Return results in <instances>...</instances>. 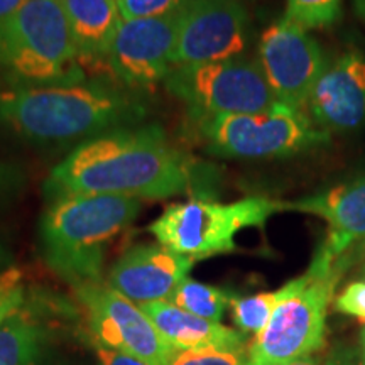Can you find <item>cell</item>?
<instances>
[{
	"instance_id": "6da1fadb",
	"label": "cell",
	"mask_w": 365,
	"mask_h": 365,
	"mask_svg": "<svg viewBox=\"0 0 365 365\" xmlns=\"http://www.w3.org/2000/svg\"><path fill=\"white\" fill-rule=\"evenodd\" d=\"M215 186V170L168 139L158 124L107 132L76 145L44 181L49 202L75 195L163 200Z\"/></svg>"
},
{
	"instance_id": "7a4b0ae2",
	"label": "cell",
	"mask_w": 365,
	"mask_h": 365,
	"mask_svg": "<svg viewBox=\"0 0 365 365\" xmlns=\"http://www.w3.org/2000/svg\"><path fill=\"white\" fill-rule=\"evenodd\" d=\"M148 108L105 80L29 86L0 93V129L38 145H80L107 132L144 124Z\"/></svg>"
},
{
	"instance_id": "3957f363",
	"label": "cell",
	"mask_w": 365,
	"mask_h": 365,
	"mask_svg": "<svg viewBox=\"0 0 365 365\" xmlns=\"http://www.w3.org/2000/svg\"><path fill=\"white\" fill-rule=\"evenodd\" d=\"M140 207V200L110 195L49 202L39 223L46 264L73 287L100 282L107 245L135 220Z\"/></svg>"
},
{
	"instance_id": "277c9868",
	"label": "cell",
	"mask_w": 365,
	"mask_h": 365,
	"mask_svg": "<svg viewBox=\"0 0 365 365\" xmlns=\"http://www.w3.org/2000/svg\"><path fill=\"white\" fill-rule=\"evenodd\" d=\"M0 70L17 88L85 80L61 0H27L0 22Z\"/></svg>"
},
{
	"instance_id": "5b68a950",
	"label": "cell",
	"mask_w": 365,
	"mask_h": 365,
	"mask_svg": "<svg viewBox=\"0 0 365 365\" xmlns=\"http://www.w3.org/2000/svg\"><path fill=\"white\" fill-rule=\"evenodd\" d=\"M341 269L317 250L308 271L284 284V298L247 350L249 365H291L325 345L327 313Z\"/></svg>"
},
{
	"instance_id": "8992f818",
	"label": "cell",
	"mask_w": 365,
	"mask_h": 365,
	"mask_svg": "<svg viewBox=\"0 0 365 365\" xmlns=\"http://www.w3.org/2000/svg\"><path fill=\"white\" fill-rule=\"evenodd\" d=\"M281 212H287V202L266 196H249L234 203L193 198L166 207L148 230L164 247L196 262L237 252L235 237L242 230L262 228Z\"/></svg>"
},
{
	"instance_id": "52a82bcc",
	"label": "cell",
	"mask_w": 365,
	"mask_h": 365,
	"mask_svg": "<svg viewBox=\"0 0 365 365\" xmlns=\"http://www.w3.org/2000/svg\"><path fill=\"white\" fill-rule=\"evenodd\" d=\"M191 118L208 153L220 158H286L330 140L304 110L282 103L257 113Z\"/></svg>"
},
{
	"instance_id": "ba28073f",
	"label": "cell",
	"mask_w": 365,
	"mask_h": 365,
	"mask_svg": "<svg viewBox=\"0 0 365 365\" xmlns=\"http://www.w3.org/2000/svg\"><path fill=\"white\" fill-rule=\"evenodd\" d=\"M164 85L188 107L191 117L257 113L277 103L257 59L244 54L205 65L175 66Z\"/></svg>"
},
{
	"instance_id": "9c48e42d",
	"label": "cell",
	"mask_w": 365,
	"mask_h": 365,
	"mask_svg": "<svg viewBox=\"0 0 365 365\" xmlns=\"http://www.w3.org/2000/svg\"><path fill=\"white\" fill-rule=\"evenodd\" d=\"M75 293L85 308L95 340L150 365L171 362L176 350L166 344L139 304L102 281L76 286Z\"/></svg>"
},
{
	"instance_id": "30bf717a",
	"label": "cell",
	"mask_w": 365,
	"mask_h": 365,
	"mask_svg": "<svg viewBox=\"0 0 365 365\" xmlns=\"http://www.w3.org/2000/svg\"><path fill=\"white\" fill-rule=\"evenodd\" d=\"M257 61L276 102L299 110L327 70L318 41L286 17L264 31Z\"/></svg>"
},
{
	"instance_id": "8fae6325",
	"label": "cell",
	"mask_w": 365,
	"mask_h": 365,
	"mask_svg": "<svg viewBox=\"0 0 365 365\" xmlns=\"http://www.w3.org/2000/svg\"><path fill=\"white\" fill-rule=\"evenodd\" d=\"M249 43V14L239 0H185L180 12L175 66L242 56Z\"/></svg>"
},
{
	"instance_id": "7c38bea8",
	"label": "cell",
	"mask_w": 365,
	"mask_h": 365,
	"mask_svg": "<svg viewBox=\"0 0 365 365\" xmlns=\"http://www.w3.org/2000/svg\"><path fill=\"white\" fill-rule=\"evenodd\" d=\"M180 12L153 19L122 21L105 65L130 88L156 85L175 68Z\"/></svg>"
},
{
	"instance_id": "4fadbf2b",
	"label": "cell",
	"mask_w": 365,
	"mask_h": 365,
	"mask_svg": "<svg viewBox=\"0 0 365 365\" xmlns=\"http://www.w3.org/2000/svg\"><path fill=\"white\" fill-rule=\"evenodd\" d=\"M193 264L159 242L134 245L113 264L107 284L137 304L170 299Z\"/></svg>"
},
{
	"instance_id": "5bb4252c",
	"label": "cell",
	"mask_w": 365,
	"mask_h": 365,
	"mask_svg": "<svg viewBox=\"0 0 365 365\" xmlns=\"http://www.w3.org/2000/svg\"><path fill=\"white\" fill-rule=\"evenodd\" d=\"M308 108L319 129L352 132L365 125V56L345 51L327 66L309 97Z\"/></svg>"
},
{
	"instance_id": "9a60e30c",
	"label": "cell",
	"mask_w": 365,
	"mask_h": 365,
	"mask_svg": "<svg viewBox=\"0 0 365 365\" xmlns=\"http://www.w3.org/2000/svg\"><path fill=\"white\" fill-rule=\"evenodd\" d=\"M287 212L323 218L328 223V234L319 250L345 267V254L354 244L365 242V176L304 196L298 202H287Z\"/></svg>"
},
{
	"instance_id": "2e32d148",
	"label": "cell",
	"mask_w": 365,
	"mask_h": 365,
	"mask_svg": "<svg viewBox=\"0 0 365 365\" xmlns=\"http://www.w3.org/2000/svg\"><path fill=\"white\" fill-rule=\"evenodd\" d=\"M148 314L156 330L175 350H198V349H225L242 350L244 336L234 328L222 323L200 318L185 309L178 308L171 301H153L139 304Z\"/></svg>"
},
{
	"instance_id": "e0dca14e",
	"label": "cell",
	"mask_w": 365,
	"mask_h": 365,
	"mask_svg": "<svg viewBox=\"0 0 365 365\" xmlns=\"http://www.w3.org/2000/svg\"><path fill=\"white\" fill-rule=\"evenodd\" d=\"M61 4L81 65L105 61L122 24L115 0H61Z\"/></svg>"
},
{
	"instance_id": "ac0fdd59",
	"label": "cell",
	"mask_w": 365,
	"mask_h": 365,
	"mask_svg": "<svg viewBox=\"0 0 365 365\" xmlns=\"http://www.w3.org/2000/svg\"><path fill=\"white\" fill-rule=\"evenodd\" d=\"M48 346V328L21 308L0 325V365H41Z\"/></svg>"
},
{
	"instance_id": "d6986e66",
	"label": "cell",
	"mask_w": 365,
	"mask_h": 365,
	"mask_svg": "<svg viewBox=\"0 0 365 365\" xmlns=\"http://www.w3.org/2000/svg\"><path fill=\"white\" fill-rule=\"evenodd\" d=\"M232 298L234 296L225 289L186 277L168 301H171L173 304L185 309V312L196 314V317L220 323L227 312V307H230Z\"/></svg>"
},
{
	"instance_id": "ffe728a7",
	"label": "cell",
	"mask_w": 365,
	"mask_h": 365,
	"mask_svg": "<svg viewBox=\"0 0 365 365\" xmlns=\"http://www.w3.org/2000/svg\"><path fill=\"white\" fill-rule=\"evenodd\" d=\"M284 286L269 293H259L245 298H232V314L235 325L244 333L259 335L271 319L274 309L284 298Z\"/></svg>"
},
{
	"instance_id": "44dd1931",
	"label": "cell",
	"mask_w": 365,
	"mask_h": 365,
	"mask_svg": "<svg viewBox=\"0 0 365 365\" xmlns=\"http://www.w3.org/2000/svg\"><path fill=\"white\" fill-rule=\"evenodd\" d=\"M286 19L303 29H323L341 17V0H287Z\"/></svg>"
},
{
	"instance_id": "7402d4cb",
	"label": "cell",
	"mask_w": 365,
	"mask_h": 365,
	"mask_svg": "<svg viewBox=\"0 0 365 365\" xmlns=\"http://www.w3.org/2000/svg\"><path fill=\"white\" fill-rule=\"evenodd\" d=\"M168 365H249V360L244 349H198L176 350Z\"/></svg>"
},
{
	"instance_id": "603a6c76",
	"label": "cell",
	"mask_w": 365,
	"mask_h": 365,
	"mask_svg": "<svg viewBox=\"0 0 365 365\" xmlns=\"http://www.w3.org/2000/svg\"><path fill=\"white\" fill-rule=\"evenodd\" d=\"M122 21L153 19L178 12L185 0H115Z\"/></svg>"
},
{
	"instance_id": "cb8c5ba5",
	"label": "cell",
	"mask_w": 365,
	"mask_h": 365,
	"mask_svg": "<svg viewBox=\"0 0 365 365\" xmlns=\"http://www.w3.org/2000/svg\"><path fill=\"white\" fill-rule=\"evenodd\" d=\"M335 308L340 313L352 314V317H357L365 322V282L357 281L346 286L336 296Z\"/></svg>"
},
{
	"instance_id": "d4e9b609",
	"label": "cell",
	"mask_w": 365,
	"mask_h": 365,
	"mask_svg": "<svg viewBox=\"0 0 365 365\" xmlns=\"http://www.w3.org/2000/svg\"><path fill=\"white\" fill-rule=\"evenodd\" d=\"M93 346L95 352H97V359H98V365H150L145 360H140L134 357V355L124 354L120 350L110 349V346L100 344L93 339Z\"/></svg>"
},
{
	"instance_id": "484cf974",
	"label": "cell",
	"mask_w": 365,
	"mask_h": 365,
	"mask_svg": "<svg viewBox=\"0 0 365 365\" xmlns=\"http://www.w3.org/2000/svg\"><path fill=\"white\" fill-rule=\"evenodd\" d=\"M24 307V287L22 284L12 286L9 289L0 293V325L11 318L14 313H17Z\"/></svg>"
},
{
	"instance_id": "4316f807",
	"label": "cell",
	"mask_w": 365,
	"mask_h": 365,
	"mask_svg": "<svg viewBox=\"0 0 365 365\" xmlns=\"http://www.w3.org/2000/svg\"><path fill=\"white\" fill-rule=\"evenodd\" d=\"M22 185V173L11 163L0 159V198H6Z\"/></svg>"
},
{
	"instance_id": "83f0119b",
	"label": "cell",
	"mask_w": 365,
	"mask_h": 365,
	"mask_svg": "<svg viewBox=\"0 0 365 365\" xmlns=\"http://www.w3.org/2000/svg\"><path fill=\"white\" fill-rule=\"evenodd\" d=\"M17 284H21V272L17 269L7 267L0 271V293Z\"/></svg>"
},
{
	"instance_id": "f1b7e54d",
	"label": "cell",
	"mask_w": 365,
	"mask_h": 365,
	"mask_svg": "<svg viewBox=\"0 0 365 365\" xmlns=\"http://www.w3.org/2000/svg\"><path fill=\"white\" fill-rule=\"evenodd\" d=\"M26 2L27 0H0V22L14 16Z\"/></svg>"
},
{
	"instance_id": "f546056e",
	"label": "cell",
	"mask_w": 365,
	"mask_h": 365,
	"mask_svg": "<svg viewBox=\"0 0 365 365\" xmlns=\"http://www.w3.org/2000/svg\"><path fill=\"white\" fill-rule=\"evenodd\" d=\"M291 365H346V364L341 362L339 357L322 359V357H314V355H309V357L296 360V362H293Z\"/></svg>"
},
{
	"instance_id": "4dcf8cb0",
	"label": "cell",
	"mask_w": 365,
	"mask_h": 365,
	"mask_svg": "<svg viewBox=\"0 0 365 365\" xmlns=\"http://www.w3.org/2000/svg\"><path fill=\"white\" fill-rule=\"evenodd\" d=\"M9 254H7V250L2 247V245H0V271H2V269H7V264H9Z\"/></svg>"
},
{
	"instance_id": "1f68e13d",
	"label": "cell",
	"mask_w": 365,
	"mask_h": 365,
	"mask_svg": "<svg viewBox=\"0 0 365 365\" xmlns=\"http://www.w3.org/2000/svg\"><path fill=\"white\" fill-rule=\"evenodd\" d=\"M355 11H357L360 19L365 22V0H355Z\"/></svg>"
},
{
	"instance_id": "d6a6232c",
	"label": "cell",
	"mask_w": 365,
	"mask_h": 365,
	"mask_svg": "<svg viewBox=\"0 0 365 365\" xmlns=\"http://www.w3.org/2000/svg\"><path fill=\"white\" fill-rule=\"evenodd\" d=\"M362 352H365V328L362 330Z\"/></svg>"
},
{
	"instance_id": "836d02e7",
	"label": "cell",
	"mask_w": 365,
	"mask_h": 365,
	"mask_svg": "<svg viewBox=\"0 0 365 365\" xmlns=\"http://www.w3.org/2000/svg\"><path fill=\"white\" fill-rule=\"evenodd\" d=\"M360 365H365V352H362V360H360Z\"/></svg>"
}]
</instances>
